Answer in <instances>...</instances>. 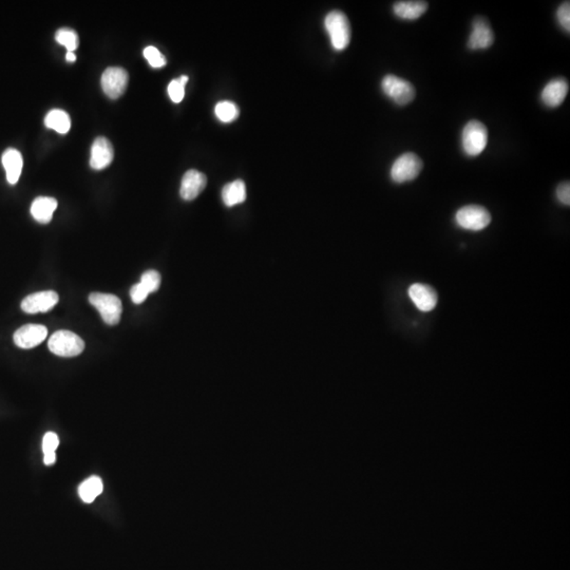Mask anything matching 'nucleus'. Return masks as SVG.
Returning <instances> with one entry per match:
<instances>
[{
    "mask_svg": "<svg viewBox=\"0 0 570 570\" xmlns=\"http://www.w3.org/2000/svg\"><path fill=\"white\" fill-rule=\"evenodd\" d=\"M208 184V178L204 173L191 169L185 173L181 183L180 195L185 201L195 200Z\"/></svg>",
    "mask_w": 570,
    "mask_h": 570,
    "instance_id": "13",
    "label": "nucleus"
},
{
    "mask_svg": "<svg viewBox=\"0 0 570 570\" xmlns=\"http://www.w3.org/2000/svg\"><path fill=\"white\" fill-rule=\"evenodd\" d=\"M58 445H60V439H58V435L54 432H48L43 439V454L55 453Z\"/></svg>",
    "mask_w": 570,
    "mask_h": 570,
    "instance_id": "28",
    "label": "nucleus"
},
{
    "mask_svg": "<svg viewBox=\"0 0 570 570\" xmlns=\"http://www.w3.org/2000/svg\"><path fill=\"white\" fill-rule=\"evenodd\" d=\"M569 90V82L565 78H554L544 87L541 95L542 101L547 107H559L566 99Z\"/></svg>",
    "mask_w": 570,
    "mask_h": 570,
    "instance_id": "12",
    "label": "nucleus"
},
{
    "mask_svg": "<svg viewBox=\"0 0 570 570\" xmlns=\"http://www.w3.org/2000/svg\"><path fill=\"white\" fill-rule=\"evenodd\" d=\"M89 301L99 311L105 323L115 326L121 321L123 306L117 296L111 294L92 293L89 296Z\"/></svg>",
    "mask_w": 570,
    "mask_h": 570,
    "instance_id": "6",
    "label": "nucleus"
},
{
    "mask_svg": "<svg viewBox=\"0 0 570 570\" xmlns=\"http://www.w3.org/2000/svg\"><path fill=\"white\" fill-rule=\"evenodd\" d=\"M556 198L559 202L563 205H570V184L569 182H564L559 185L556 188Z\"/></svg>",
    "mask_w": 570,
    "mask_h": 570,
    "instance_id": "30",
    "label": "nucleus"
},
{
    "mask_svg": "<svg viewBox=\"0 0 570 570\" xmlns=\"http://www.w3.org/2000/svg\"><path fill=\"white\" fill-rule=\"evenodd\" d=\"M113 158H114V150L108 139L103 136L95 139L91 148L90 166L95 171H102L111 164Z\"/></svg>",
    "mask_w": 570,
    "mask_h": 570,
    "instance_id": "15",
    "label": "nucleus"
},
{
    "mask_svg": "<svg viewBox=\"0 0 570 570\" xmlns=\"http://www.w3.org/2000/svg\"><path fill=\"white\" fill-rule=\"evenodd\" d=\"M55 462L56 453L45 454V458H43V463H45V465H53V463Z\"/></svg>",
    "mask_w": 570,
    "mask_h": 570,
    "instance_id": "31",
    "label": "nucleus"
},
{
    "mask_svg": "<svg viewBox=\"0 0 570 570\" xmlns=\"http://www.w3.org/2000/svg\"><path fill=\"white\" fill-rule=\"evenodd\" d=\"M215 117L223 123H232L238 119L240 111L238 106L232 102L223 101L215 105Z\"/></svg>",
    "mask_w": 570,
    "mask_h": 570,
    "instance_id": "22",
    "label": "nucleus"
},
{
    "mask_svg": "<svg viewBox=\"0 0 570 570\" xmlns=\"http://www.w3.org/2000/svg\"><path fill=\"white\" fill-rule=\"evenodd\" d=\"M324 26L335 50L343 51L349 45L351 41V26L345 13L341 11L328 13L324 19Z\"/></svg>",
    "mask_w": 570,
    "mask_h": 570,
    "instance_id": "1",
    "label": "nucleus"
},
{
    "mask_svg": "<svg viewBox=\"0 0 570 570\" xmlns=\"http://www.w3.org/2000/svg\"><path fill=\"white\" fill-rule=\"evenodd\" d=\"M67 62L74 63L76 60V55L74 52H67L66 55Z\"/></svg>",
    "mask_w": 570,
    "mask_h": 570,
    "instance_id": "32",
    "label": "nucleus"
},
{
    "mask_svg": "<svg viewBox=\"0 0 570 570\" xmlns=\"http://www.w3.org/2000/svg\"><path fill=\"white\" fill-rule=\"evenodd\" d=\"M148 295H149V293H148L147 289L141 284H134L130 289V297H131L134 303L136 304L143 303Z\"/></svg>",
    "mask_w": 570,
    "mask_h": 570,
    "instance_id": "29",
    "label": "nucleus"
},
{
    "mask_svg": "<svg viewBox=\"0 0 570 570\" xmlns=\"http://www.w3.org/2000/svg\"><path fill=\"white\" fill-rule=\"evenodd\" d=\"M58 208V201L51 197H38L31 206V215L37 222L48 224L51 222L54 212Z\"/></svg>",
    "mask_w": 570,
    "mask_h": 570,
    "instance_id": "17",
    "label": "nucleus"
},
{
    "mask_svg": "<svg viewBox=\"0 0 570 570\" xmlns=\"http://www.w3.org/2000/svg\"><path fill=\"white\" fill-rule=\"evenodd\" d=\"M50 351L60 357H75L82 353L85 343L78 335L70 330H58L48 343Z\"/></svg>",
    "mask_w": 570,
    "mask_h": 570,
    "instance_id": "3",
    "label": "nucleus"
},
{
    "mask_svg": "<svg viewBox=\"0 0 570 570\" xmlns=\"http://www.w3.org/2000/svg\"><path fill=\"white\" fill-rule=\"evenodd\" d=\"M409 296L413 303L421 312H431L437 304L436 291L427 284H415L409 289Z\"/></svg>",
    "mask_w": 570,
    "mask_h": 570,
    "instance_id": "14",
    "label": "nucleus"
},
{
    "mask_svg": "<svg viewBox=\"0 0 570 570\" xmlns=\"http://www.w3.org/2000/svg\"><path fill=\"white\" fill-rule=\"evenodd\" d=\"M495 41V34L484 17H476L472 23V32L468 39V48L471 50L488 49Z\"/></svg>",
    "mask_w": 570,
    "mask_h": 570,
    "instance_id": "10",
    "label": "nucleus"
},
{
    "mask_svg": "<svg viewBox=\"0 0 570 570\" xmlns=\"http://www.w3.org/2000/svg\"><path fill=\"white\" fill-rule=\"evenodd\" d=\"M45 127L55 130L60 134H68L71 128V119L68 113L60 109L50 111L45 119Z\"/></svg>",
    "mask_w": 570,
    "mask_h": 570,
    "instance_id": "20",
    "label": "nucleus"
},
{
    "mask_svg": "<svg viewBox=\"0 0 570 570\" xmlns=\"http://www.w3.org/2000/svg\"><path fill=\"white\" fill-rule=\"evenodd\" d=\"M382 89L389 99L399 106L408 105L416 95L414 86L410 82L392 74L385 76Z\"/></svg>",
    "mask_w": 570,
    "mask_h": 570,
    "instance_id": "4",
    "label": "nucleus"
},
{
    "mask_svg": "<svg viewBox=\"0 0 570 570\" xmlns=\"http://www.w3.org/2000/svg\"><path fill=\"white\" fill-rule=\"evenodd\" d=\"M104 490L103 482L99 476H91L88 480H85L80 488H78V495L80 499L86 504H91L95 502V500L102 495Z\"/></svg>",
    "mask_w": 570,
    "mask_h": 570,
    "instance_id": "21",
    "label": "nucleus"
},
{
    "mask_svg": "<svg viewBox=\"0 0 570 570\" xmlns=\"http://www.w3.org/2000/svg\"><path fill=\"white\" fill-rule=\"evenodd\" d=\"M141 284L147 289L148 293H154L160 289L161 285V275L158 271L150 269V271H145L141 278Z\"/></svg>",
    "mask_w": 570,
    "mask_h": 570,
    "instance_id": "26",
    "label": "nucleus"
},
{
    "mask_svg": "<svg viewBox=\"0 0 570 570\" xmlns=\"http://www.w3.org/2000/svg\"><path fill=\"white\" fill-rule=\"evenodd\" d=\"M456 221L463 230L480 232L490 224L491 215L483 206H463L456 213Z\"/></svg>",
    "mask_w": 570,
    "mask_h": 570,
    "instance_id": "7",
    "label": "nucleus"
},
{
    "mask_svg": "<svg viewBox=\"0 0 570 570\" xmlns=\"http://www.w3.org/2000/svg\"><path fill=\"white\" fill-rule=\"evenodd\" d=\"M222 200L228 208L238 205L247 200V186L241 180L228 183L222 189Z\"/></svg>",
    "mask_w": 570,
    "mask_h": 570,
    "instance_id": "19",
    "label": "nucleus"
},
{
    "mask_svg": "<svg viewBox=\"0 0 570 570\" xmlns=\"http://www.w3.org/2000/svg\"><path fill=\"white\" fill-rule=\"evenodd\" d=\"M58 293L53 291H39L28 296L21 302V310L28 314H37L51 311L58 303Z\"/></svg>",
    "mask_w": 570,
    "mask_h": 570,
    "instance_id": "9",
    "label": "nucleus"
},
{
    "mask_svg": "<svg viewBox=\"0 0 570 570\" xmlns=\"http://www.w3.org/2000/svg\"><path fill=\"white\" fill-rule=\"evenodd\" d=\"M556 18L561 27L569 33L570 32V2L565 1L556 11Z\"/></svg>",
    "mask_w": 570,
    "mask_h": 570,
    "instance_id": "27",
    "label": "nucleus"
},
{
    "mask_svg": "<svg viewBox=\"0 0 570 570\" xmlns=\"http://www.w3.org/2000/svg\"><path fill=\"white\" fill-rule=\"evenodd\" d=\"M144 58L147 60L152 68H162L166 65V58L161 53L160 50L154 45H149L144 49Z\"/></svg>",
    "mask_w": 570,
    "mask_h": 570,
    "instance_id": "25",
    "label": "nucleus"
},
{
    "mask_svg": "<svg viewBox=\"0 0 570 570\" xmlns=\"http://www.w3.org/2000/svg\"><path fill=\"white\" fill-rule=\"evenodd\" d=\"M55 41H58L60 45H64L66 47L67 51L68 52H74L76 49H77L78 43V36L77 33H76L74 30L71 29H60L55 34Z\"/></svg>",
    "mask_w": 570,
    "mask_h": 570,
    "instance_id": "23",
    "label": "nucleus"
},
{
    "mask_svg": "<svg viewBox=\"0 0 570 570\" xmlns=\"http://www.w3.org/2000/svg\"><path fill=\"white\" fill-rule=\"evenodd\" d=\"M129 75L125 69L119 67H109L102 75V88L107 97L112 100L119 99L125 93Z\"/></svg>",
    "mask_w": 570,
    "mask_h": 570,
    "instance_id": "8",
    "label": "nucleus"
},
{
    "mask_svg": "<svg viewBox=\"0 0 570 570\" xmlns=\"http://www.w3.org/2000/svg\"><path fill=\"white\" fill-rule=\"evenodd\" d=\"M428 6L426 1H398L394 4L393 11L399 18L415 21L425 14Z\"/></svg>",
    "mask_w": 570,
    "mask_h": 570,
    "instance_id": "18",
    "label": "nucleus"
},
{
    "mask_svg": "<svg viewBox=\"0 0 570 570\" xmlns=\"http://www.w3.org/2000/svg\"><path fill=\"white\" fill-rule=\"evenodd\" d=\"M488 144V130L478 121H470L463 127L462 145L467 156H478L484 151Z\"/></svg>",
    "mask_w": 570,
    "mask_h": 570,
    "instance_id": "2",
    "label": "nucleus"
},
{
    "mask_svg": "<svg viewBox=\"0 0 570 570\" xmlns=\"http://www.w3.org/2000/svg\"><path fill=\"white\" fill-rule=\"evenodd\" d=\"M423 168L424 163L421 158L413 152H407L393 163L391 178L398 184L410 182L419 177Z\"/></svg>",
    "mask_w": 570,
    "mask_h": 570,
    "instance_id": "5",
    "label": "nucleus"
},
{
    "mask_svg": "<svg viewBox=\"0 0 570 570\" xmlns=\"http://www.w3.org/2000/svg\"><path fill=\"white\" fill-rule=\"evenodd\" d=\"M2 165L6 173V180L10 184L14 185L18 182L23 171V156L18 150L9 148L2 154Z\"/></svg>",
    "mask_w": 570,
    "mask_h": 570,
    "instance_id": "16",
    "label": "nucleus"
},
{
    "mask_svg": "<svg viewBox=\"0 0 570 570\" xmlns=\"http://www.w3.org/2000/svg\"><path fill=\"white\" fill-rule=\"evenodd\" d=\"M188 76L182 75L178 80H171L168 85V95L173 103H181L185 97V86L188 82Z\"/></svg>",
    "mask_w": 570,
    "mask_h": 570,
    "instance_id": "24",
    "label": "nucleus"
},
{
    "mask_svg": "<svg viewBox=\"0 0 570 570\" xmlns=\"http://www.w3.org/2000/svg\"><path fill=\"white\" fill-rule=\"evenodd\" d=\"M48 330L41 324H26L15 332V345L21 349H33L47 338Z\"/></svg>",
    "mask_w": 570,
    "mask_h": 570,
    "instance_id": "11",
    "label": "nucleus"
}]
</instances>
